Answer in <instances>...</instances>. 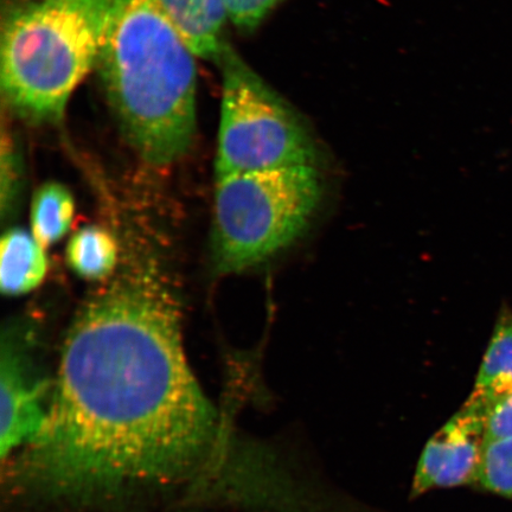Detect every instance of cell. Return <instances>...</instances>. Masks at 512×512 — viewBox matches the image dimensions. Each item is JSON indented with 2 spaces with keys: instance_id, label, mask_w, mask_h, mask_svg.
I'll use <instances>...</instances> for the list:
<instances>
[{
  "instance_id": "cell-1",
  "label": "cell",
  "mask_w": 512,
  "mask_h": 512,
  "mask_svg": "<svg viewBox=\"0 0 512 512\" xmlns=\"http://www.w3.org/2000/svg\"><path fill=\"white\" fill-rule=\"evenodd\" d=\"M217 427L185 355L176 294L152 266L134 267L70 325L47 419L17 475L56 498L168 484L197 469Z\"/></svg>"
},
{
  "instance_id": "cell-2",
  "label": "cell",
  "mask_w": 512,
  "mask_h": 512,
  "mask_svg": "<svg viewBox=\"0 0 512 512\" xmlns=\"http://www.w3.org/2000/svg\"><path fill=\"white\" fill-rule=\"evenodd\" d=\"M195 55L157 0H131L96 70L126 142L145 163L168 166L196 137Z\"/></svg>"
},
{
  "instance_id": "cell-3",
  "label": "cell",
  "mask_w": 512,
  "mask_h": 512,
  "mask_svg": "<svg viewBox=\"0 0 512 512\" xmlns=\"http://www.w3.org/2000/svg\"><path fill=\"white\" fill-rule=\"evenodd\" d=\"M131 0H28L2 27L0 80L5 105L36 125H59L85 76L96 67Z\"/></svg>"
},
{
  "instance_id": "cell-4",
  "label": "cell",
  "mask_w": 512,
  "mask_h": 512,
  "mask_svg": "<svg viewBox=\"0 0 512 512\" xmlns=\"http://www.w3.org/2000/svg\"><path fill=\"white\" fill-rule=\"evenodd\" d=\"M213 260L233 274L262 264L303 235L323 200L316 165L216 178Z\"/></svg>"
},
{
  "instance_id": "cell-5",
  "label": "cell",
  "mask_w": 512,
  "mask_h": 512,
  "mask_svg": "<svg viewBox=\"0 0 512 512\" xmlns=\"http://www.w3.org/2000/svg\"><path fill=\"white\" fill-rule=\"evenodd\" d=\"M214 62L222 75L216 178L316 165L317 144L303 118L227 40Z\"/></svg>"
},
{
  "instance_id": "cell-6",
  "label": "cell",
  "mask_w": 512,
  "mask_h": 512,
  "mask_svg": "<svg viewBox=\"0 0 512 512\" xmlns=\"http://www.w3.org/2000/svg\"><path fill=\"white\" fill-rule=\"evenodd\" d=\"M29 334L9 326L3 331L0 356L2 390V458L27 448L40 434L47 419L53 390L36 370Z\"/></svg>"
},
{
  "instance_id": "cell-7",
  "label": "cell",
  "mask_w": 512,
  "mask_h": 512,
  "mask_svg": "<svg viewBox=\"0 0 512 512\" xmlns=\"http://www.w3.org/2000/svg\"><path fill=\"white\" fill-rule=\"evenodd\" d=\"M485 408L469 401L428 441L413 480L412 495L478 483L488 441Z\"/></svg>"
},
{
  "instance_id": "cell-8",
  "label": "cell",
  "mask_w": 512,
  "mask_h": 512,
  "mask_svg": "<svg viewBox=\"0 0 512 512\" xmlns=\"http://www.w3.org/2000/svg\"><path fill=\"white\" fill-rule=\"evenodd\" d=\"M160 9L196 57L219 56L228 12L224 0H157Z\"/></svg>"
},
{
  "instance_id": "cell-9",
  "label": "cell",
  "mask_w": 512,
  "mask_h": 512,
  "mask_svg": "<svg viewBox=\"0 0 512 512\" xmlns=\"http://www.w3.org/2000/svg\"><path fill=\"white\" fill-rule=\"evenodd\" d=\"M48 272L46 249L34 235L11 228L0 242V290L4 296H22L43 283Z\"/></svg>"
},
{
  "instance_id": "cell-10",
  "label": "cell",
  "mask_w": 512,
  "mask_h": 512,
  "mask_svg": "<svg viewBox=\"0 0 512 512\" xmlns=\"http://www.w3.org/2000/svg\"><path fill=\"white\" fill-rule=\"evenodd\" d=\"M512 394V312L499 313L469 402L486 411Z\"/></svg>"
},
{
  "instance_id": "cell-11",
  "label": "cell",
  "mask_w": 512,
  "mask_h": 512,
  "mask_svg": "<svg viewBox=\"0 0 512 512\" xmlns=\"http://www.w3.org/2000/svg\"><path fill=\"white\" fill-rule=\"evenodd\" d=\"M67 264L79 277L92 281L110 278L118 264V245L106 229L83 227L70 238Z\"/></svg>"
},
{
  "instance_id": "cell-12",
  "label": "cell",
  "mask_w": 512,
  "mask_h": 512,
  "mask_svg": "<svg viewBox=\"0 0 512 512\" xmlns=\"http://www.w3.org/2000/svg\"><path fill=\"white\" fill-rule=\"evenodd\" d=\"M74 213L72 192L60 183H46L32 198L31 234L47 249L69 232Z\"/></svg>"
},
{
  "instance_id": "cell-13",
  "label": "cell",
  "mask_w": 512,
  "mask_h": 512,
  "mask_svg": "<svg viewBox=\"0 0 512 512\" xmlns=\"http://www.w3.org/2000/svg\"><path fill=\"white\" fill-rule=\"evenodd\" d=\"M478 483L495 494L512 498V437L486 441Z\"/></svg>"
},
{
  "instance_id": "cell-14",
  "label": "cell",
  "mask_w": 512,
  "mask_h": 512,
  "mask_svg": "<svg viewBox=\"0 0 512 512\" xmlns=\"http://www.w3.org/2000/svg\"><path fill=\"white\" fill-rule=\"evenodd\" d=\"M281 0H224L229 21L243 32L260 27Z\"/></svg>"
},
{
  "instance_id": "cell-15",
  "label": "cell",
  "mask_w": 512,
  "mask_h": 512,
  "mask_svg": "<svg viewBox=\"0 0 512 512\" xmlns=\"http://www.w3.org/2000/svg\"><path fill=\"white\" fill-rule=\"evenodd\" d=\"M19 164L17 151L11 134L3 123L2 131V215L10 214L18 192Z\"/></svg>"
},
{
  "instance_id": "cell-16",
  "label": "cell",
  "mask_w": 512,
  "mask_h": 512,
  "mask_svg": "<svg viewBox=\"0 0 512 512\" xmlns=\"http://www.w3.org/2000/svg\"><path fill=\"white\" fill-rule=\"evenodd\" d=\"M486 431L488 440L512 437V394L489 408Z\"/></svg>"
}]
</instances>
